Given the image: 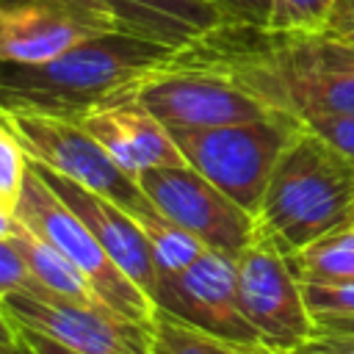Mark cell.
I'll use <instances>...</instances> for the list:
<instances>
[{"label": "cell", "instance_id": "6da1fadb", "mask_svg": "<svg viewBox=\"0 0 354 354\" xmlns=\"http://www.w3.org/2000/svg\"><path fill=\"white\" fill-rule=\"evenodd\" d=\"M171 61L213 72L299 124L354 113V47L329 33H282L221 22L171 50Z\"/></svg>", "mask_w": 354, "mask_h": 354}, {"label": "cell", "instance_id": "7a4b0ae2", "mask_svg": "<svg viewBox=\"0 0 354 354\" xmlns=\"http://www.w3.org/2000/svg\"><path fill=\"white\" fill-rule=\"evenodd\" d=\"M171 47L113 30L41 64L0 61V108H36L72 116L138 86Z\"/></svg>", "mask_w": 354, "mask_h": 354}, {"label": "cell", "instance_id": "3957f363", "mask_svg": "<svg viewBox=\"0 0 354 354\" xmlns=\"http://www.w3.org/2000/svg\"><path fill=\"white\" fill-rule=\"evenodd\" d=\"M346 227H354V163L301 127L268 180L257 230L293 254Z\"/></svg>", "mask_w": 354, "mask_h": 354}, {"label": "cell", "instance_id": "277c9868", "mask_svg": "<svg viewBox=\"0 0 354 354\" xmlns=\"http://www.w3.org/2000/svg\"><path fill=\"white\" fill-rule=\"evenodd\" d=\"M299 130L301 124L290 116L271 113L252 122L169 133L191 169L257 218L268 180Z\"/></svg>", "mask_w": 354, "mask_h": 354}, {"label": "cell", "instance_id": "5b68a950", "mask_svg": "<svg viewBox=\"0 0 354 354\" xmlns=\"http://www.w3.org/2000/svg\"><path fill=\"white\" fill-rule=\"evenodd\" d=\"M14 216L22 224H28L36 235H41L47 243H53L64 257H69L97 288L108 307L144 326L152 321L158 310L155 301L113 263V257L86 227V221L47 185V180L33 169V163L22 196L14 207Z\"/></svg>", "mask_w": 354, "mask_h": 354}, {"label": "cell", "instance_id": "8992f818", "mask_svg": "<svg viewBox=\"0 0 354 354\" xmlns=\"http://www.w3.org/2000/svg\"><path fill=\"white\" fill-rule=\"evenodd\" d=\"M0 119L11 127L33 163L47 166L127 210L152 205L138 180L122 171L77 119L36 108H0Z\"/></svg>", "mask_w": 354, "mask_h": 354}, {"label": "cell", "instance_id": "52a82bcc", "mask_svg": "<svg viewBox=\"0 0 354 354\" xmlns=\"http://www.w3.org/2000/svg\"><path fill=\"white\" fill-rule=\"evenodd\" d=\"M238 299L268 354H290L315 337V318L288 254L260 230L235 257Z\"/></svg>", "mask_w": 354, "mask_h": 354}, {"label": "cell", "instance_id": "ba28073f", "mask_svg": "<svg viewBox=\"0 0 354 354\" xmlns=\"http://www.w3.org/2000/svg\"><path fill=\"white\" fill-rule=\"evenodd\" d=\"M124 30L105 0H0V61L41 64Z\"/></svg>", "mask_w": 354, "mask_h": 354}, {"label": "cell", "instance_id": "9c48e42d", "mask_svg": "<svg viewBox=\"0 0 354 354\" xmlns=\"http://www.w3.org/2000/svg\"><path fill=\"white\" fill-rule=\"evenodd\" d=\"M138 185L163 216L232 260L257 232V218L188 163L149 169Z\"/></svg>", "mask_w": 354, "mask_h": 354}, {"label": "cell", "instance_id": "30bf717a", "mask_svg": "<svg viewBox=\"0 0 354 354\" xmlns=\"http://www.w3.org/2000/svg\"><path fill=\"white\" fill-rule=\"evenodd\" d=\"M136 94L169 130L218 127L274 113L235 83L205 69L174 64L171 55L138 80Z\"/></svg>", "mask_w": 354, "mask_h": 354}, {"label": "cell", "instance_id": "8fae6325", "mask_svg": "<svg viewBox=\"0 0 354 354\" xmlns=\"http://www.w3.org/2000/svg\"><path fill=\"white\" fill-rule=\"evenodd\" d=\"M155 307L221 340L246 348H263L238 299L235 260L221 252L207 249L188 268L177 274H160Z\"/></svg>", "mask_w": 354, "mask_h": 354}, {"label": "cell", "instance_id": "7c38bea8", "mask_svg": "<svg viewBox=\"0 0 354 354\" xmlns=\"http://www.w3.org/2000/svg\"><path fill=\"white\" fill-rule=\"evenodd\" d=\"M14 324L30 326L77 354H152L144 324L116 310H100L47 293L36 282L3 301Z\"/></svg>", "mask_w": 354, "mask_h": 354}, {"label": "cell", "instance_id": "4fadbf2b", "mask_svg": "<svg viewBox=\"0 0 354 354\" xmlns=\"http://www.w3.org/2000/svg\"><path fill=\"white\" fill-rule=\"evenodd\" d=\"M122 171L138 180L149 169L185 163L169 127L141 102L136 88L72 113Z\"/></svg>", "mask_w": 354, "mask_h": 354}, {"label": "cell", "instance_id": "5bb4252c", "mask_svg": "<svg viewBox=\"0 0 354 354\" xmlns=\"http://www.w3.org/2000/svg\"><path fill=\"white\" fill-rule=\"evenodd\" d=\"M33 169L86 221V227L94 232V238L102 243V249L113 257V263L155 301V290H158V282H160V268L155 263V254H152L136 216L127 207H122L119 202H113V199L64 177V174L41 166V163H33Z\"/></svg>", "mask_w": 354, "mask_h": 354}, {"label": "cell", "instance_id": "9a60e30c", "mask_svg": "<svg viewBox=\"0 0 354 354\" xmlns=\"http://www.w3.org/2000/svg\"><path fill=\"white\" fill-rule=\"evenodd\" d=\"M124 30L160 41L171 50L191 44L216 25L221 14L210 0H105Z\"/></svg>", "mask_w": 354, "mask_h": 354}, {"label": "cell", "instance_id": "2e32d148", "mask_svg": "<svg viewBox=\"0 0 354 354\" xmlns=\"http://www.w3.org/2000/svg\"><path fill=\"white\" fill-rule=\"evenodd\" d=\"M14 243L19 246L30 277L39 288H44L53 296H61L66 301L75 304H86V307H100V310H113L105 304V299L97 293V288L86 279V274L69 260L64 257L53 243H47L41 235H36L28 224H22L14 216Z\"/></svg>", "mask_w": 354, "mask_h": 354}, {"label": "cell", "instance_id": "e0dca14e", "mask_svg": "<svg viewBox=\"0 0 354 354\" xmlns=\"http://www.w3.org/2000/svg\"><path fill=\"white\" fill-rule=\"evenodd\" d=\"M288 263L299 282L340 285L354 282V227L329 232L315 243L288 254Z\"/></svg>", "mask_w": 354, "mask_h": 354}, {"label": "cell", "instance_id": "ac0fdd59", "mask_svg": "<svg viewBox=\"0 0 354 354\" xmlns=\"http://www.w3.org/2000/svg\"><path fill=\"white\" fill-rule=\"evenodd\" d=\"M130 213L141 224V232H144V238H147V243L155 254V263H158L160 274H177L207 252V246L196 235H191L188 230L174 224L155 205H147V207H138V210H130Z\"/></svg>", "mask_w": 354, "mask_h": 354}, {"label": "cell", "instance_id": "d6986e66", "mask_svg": "<svg viewBox=\"0 0 354 354\" xmlns=\"http://www.w3.org/2000/svg\"><path fill=\"white\" fill-rule=\"evenodd\" d=\"M149 332V351L152 354H268L263 348H246L216 335H207L166 310H155L152 321L147 324Z\"/></svg>", "mask_w": 354, "mask_h": 354}, {"label": "cell", "instance_id": "ffe728a7", "mask_svg": "<svg viewBox=\"0 0 354 354\" xmlns=\"http://www.w3.org/2000/svg\"><path fill=\"white\" fill-rule=\"evenodd\" d=\"M335 3L337 0H274L268 28L282 33H324Z\"/></svg>", "mask_w": 354, "mask_h": 354}, {"label": "cell", "instance_id": "44dd1931", "mask_svg": "<svg viewBox=\"0 0 354 354\" xmlns=\"http://www.w3.org/2000/svg\"><path fill=\"white\" fill-rule=\"evenodd\" d=\"M28 171H30L28 152L22 149V144L11 133V127L0 119V202L8 210L17 207L25 180H28Z\"/></svg>", "mask_w": 354, "mask_h": 354}, {"label": "cell", "instance_id": "7402d4cb", "mask_svg": "<svg viewBox=\"0 0 354 354\" xmlns=\"http://www.w3.org/2000/svg\"><path fill=\"white\" fill-rule=\"evenodd\" d=\"M301 293H304V301H307L313 318L354 315V282H340V285L301 282Z\"/></svg>", "mask_w": 354, "mask_h": 354}, {"label": "cell", "instance_id": "603a6c76", "mask_svg": "<svg viewBox=\"0 0 354 354\" xmlns=\"http://www.w3.org/2000/svg\"><path fill=\"white\" fill-rule=\"evenodd\" d=\"M30 285H33V277L19 246L14 243V238H0V304L11 293L28 290Z\"/></svg>", "mask_w": 354, "mask_h": 354}, {"label": "cell", "instance_id": "cb8c5ba5", "mask_svg": "<svg viewBox=\"0 0 354 354\" xmlns=\"http://www.w3.org/2000/svg\"><path fill=\"white\" fill-rule=\"evenodd\" d=\"M313 130L318 138H324L329 147H335L348 163H354V113H337V116H318L301 124Z\"/></svg>", "mask_w": 354, "mask_h": 354}, {"label": "cell", "instance_id": "d4e9b609", "mask_svg": "<svg viewBox=\"0 0 354 354\" xmlns=\"http://www.w3.org/2000/svg\"><path fill=\"white\" fill-rule=\"evenodd\" d=\"M221 22L246 25V28H268L274 0H213Z\"/></svg>", "mask_w": 354, "mask_h": 354}, {"label": "cell", "instance_id": "484cf974", "mask_svg": "<svg viewBox=\"0 0 354 354\" xmlns=\"http://www.w3.org/2000/svg\"><path fill=\"white\" fill-rule=\"evenodd\" d=\"M324 33L346 41L354 47V0H337L329 19H326V28Z\"/></svg>", "mask_w": 354, "mask_h": 354}, {"label": "cell", "instance_id": "4316f807", "mask_svg": "<svg viewBox=\"0 0 354 354\" xmlns=\"http://www.w3.org/2000/svg\"><path fill=\"white\" fill-rule=\"evenodd\" d=\"M17 335H19V346L28 354H77V351L66 348L64 343L53 340L50 335H41V332H36L30 326H22V324H17Z\"/></svg>", "mask_w": 354, "mask_h": 354}, {"label": "cell", "instance_id": "83f0119b", "mask_svg": "<svg viewBox=\"0 0 354 354\" xmlns=\"http://www.w3.org/2000/svg\"><path fill=\"white\" fill-rule=\"evenodd\" d=\"M290 354H354V337L348 335H315Z\"/></svg>", "mask_w": 354, "mask_h": 354}, {"label": "cell", "instance_id": "f1b7e54d", "mask_svg": "<svg viewBox=\"0 0 354 354\" xmlns=\"http://www.w3.org/2000/svg\"><path fill=\"white\" fill-rule=\"evenodd\" d=\"M315 335H348L354 337V315H324L315 318Z\"/></svg>", "mask_w": 354, "mask_h": 354}, {"label": "cell", "instance_id": "f546056e", "mask_svg": "<svg viewBox=\"0 0 354 354\" xmlns=\"http://www.w3.org/2000/svg\"><path fill=\"white\" fill-rule=\"evenodd\" d=\"M0 343H8V346H19L17 324L11 321V315L6 313V307H3V304H0Z\"/></svg>", "mask_w": 354, "mask_h": 354}, {"label": "cell", "instance_id": "4dcf8cb0", "mask_svg": "<svg viewBox=\"0 0 354 354\" xmlns=\"http://www.w3.org/2000/svg\"><path fill=\"white\" fill-rule=\"evenodd\" d=\"M11 235H14V210L0 205V238H11Z\"/></svg>", "mask_w": 354, "mask_h": 354}, {"label": "cell", "instance_id": "1f68e13d", "mask_svg": "<svg viewBox=\"0 0 354 354\" xmlns=\"http://www.w3.org/2000/svg\"><path fill=\"white\" fill-rule=\"evenodd\" d=\"M0 354H28L22 346H8V343H0Z\"/></svg>", "mask_w": 354, "mask_h": 354}, {"label": "cell", "instance_id": "d6a6232c", "mask_svg": "<svg viewBox=\"0 0 354 354\" xmlns=\"http://www.w3.org/2000/svg\"><path fill=\"white\" fill-rule=\"evenodd\" d=\"M0 205H3V202H0Z\"/></svg>", "mask_w": 354, "mask_h": 354}, {"label": "cell", "instance_id": "836d02e7", "mask_svg": "<svg viewBox=\"0 0 354 354\" xmlns=\"http://www.w3.org/2000/svg\"><path fill=\"white\" fill-rule=\"evenodd\" d=\"M210 3H213V0H210Z\"/></svg>", "mask_w": 354, "mask_h": 354}]
</instances>
